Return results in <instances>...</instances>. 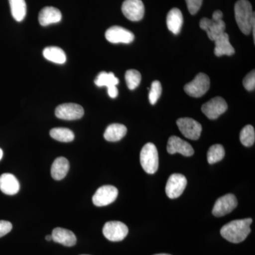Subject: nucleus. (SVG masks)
Listing matches in <instances>:
<instances>
[{
	"label": "nucleus",
	"instance_id": "f257e3e1",
	"mask_svg": "<svg viewBox=\"0 0 255 255\" xmlns=\"http://www.w3.org/2000/svg\"><path fill=\"white\" fill-rule=\"evenodd\" d=\"M253 219L236 220L223 226L221 235L226 241L232 243L244 241L251 232V225Z\"/></svg>",
	"mask_w": 255,
	"mask_h": 255
},
{
	"label": "nucleus",
	"instance_id": "f03ea898",
	"mask_svg": "<svg viewBox=\"0 0 255 255\" xmlns=\"http://www.w3.org/2000/svg\"><path fill=\"white\" fill-rule=\"evenodd\" d=\"M235 16L240 29L244 34L249 35L255 21V12L248 0H238L235 4Z\"/></svg>",
	"mask_w": 255,
	"mask_h": 255
},
{
	"label": "nucleus",
	"instance_id": "7ed1b4c3",
	"mask_svg": "<svg viewBox=\"0 0 255 255\" xmlns=\"http://www.w3.org/2000/svg\"><path fill=\"white\" fill-rule=\"evenodd\" d=\"M223 14L220 10H216L213 14L212 18H203L199 22L201 29L207 33L209 39L214 41L220 35L224 33L226 23L223 21Z\"/></svg>",
	"mask_w": 255,
	"mask_h": 255
},
{
	"label": "nucleus",
	"instance_id": "20e7f679",
	"mask_svg": "<svg viewBox=\"0 0 255 255\" xmlns=\"http://www.w3.org/2000/svg\"><path fill=\"white\" fill-rule=\"evenodd\" d=\"M142 169L147 174H155L158 169L159 157L157 147L152 142L145 144L142 147L140 155Z\"/></svg>",
	"mask_w": 255,
	"mask_h": 255
},
{
	"label": "nucleus",
	"instance_id": "39448f33",
	"mask_svg": "<svg viewBox=\"0 0 255 255\" xmlns=\"http://www.w3.org/2000/svg\"><path fill=\"white\" fill-rule=\"evenodd\" d=\"M210 87V79L206 74L200 73L192 81L184 86V91L192 97H201L205 95Z\"/></svg>",
	"mask_w": 255,
	"mask_h": 255
},
{
	"label": "nucleus",
	"instance_id": "423d86ee",
	"mask_svg": "<svg viewBox=\"0 0 255 255\" xmlns=\"http://www.w3.org/2000/svg\"><path fill=\"white\" fill-rule=\"evenodd\" d=\"M128 233L127 225L120 221H109L103 228V234L107 240L112 242L123 241Z\"/></svg>",
	"mask_w": 255,
	"mask_h": 255
},
{
	"label": "nucleus",
	"instance_id": "0eeeda50",
	"mask_svg": "<svg viewBox=\"0 0 255 255\" xmlns=\"http://www.w3.org/2000/svg\"><path fill=\"white\" fill-rule=\"evenodd\" d=\"M179 130L187 138L196 140L200 137L202 127L199 122L191 118H181L177 121Z\"/></svg>",
	"mask_w": 255,
	"mask_h": 255
},
{
	"label": "nucleus",
	"instance_id": "6e6552de",
	"mask_svg": "<svg viewBox=\"0 0 255 255\" xmlns=\"http://www.w3.org/2000/svg\"><path fill=\"white\" fill-rule=\"evenodd\" d=\"M118 194V189L114 186H102L96 191L92 197V201L96 206L99 207L107 206L115 201Z\"/></svg>",
	"mask_w": 255,
	"mask_h": 255
},
{
	"label": "nucleus",
	"instance_id": "1a4fd4ad",
	"mask_svg": "<svg viewBox=\"0 0 255 255\" xmlns=\"http://www.w3.org/2000/svg\"><path fill=\"white\" fill-rule=\"evenodd\" d=\"M228 110V105L224 99L216 97L211 99L201 107V111L211 120L219 118Z\"/></svg>",
	"mask_w": 255,
	"mask_h": 255
},
{
	"label": "nucleus",
	"instance_id": "9d476101",
	"mask_svg": "<svg viewBox=\"0 0 255 255\" xmlns=\"http://www.w3.org/2000/svg\"><path fill=\"white\" fill-rule=\"evenodd\" d=\"M187 184V178L184 175L181 174H172L166 184V194L169 199H177L182 195Z\"/></svg>",
	"mask_w": 255,
	"mask_h": 255
},
{
	"label": "nucleus",
	"instance_id": "9b49d317",
	"mask_svg": "<svg viewBox=\"0 0 255 255\" xmlns=\"http://www.w3.org/2000/svg\"><path fill=\"white\" fill-rule=\"evenodd\" d=\"M122 9L124 16L132 21H140L145 14V6L141 0H125Z\"/></svg>",
	"mask_w": 255,
	"mask_h": 255
},
{
	"label": "nucleus",
	"instance_id": "f8f14e48",
	"mask_svg": "<svg viewBox=\"0 0 255 255\" xmlns=\"http://www.w3.org/2000/svg\"><path fill=\"white\" fill-rule=\"evenodd\" d=\"M84 113L85 112L82 106L74 103L63 104L57 107L55 111L57 118L68 121L81 119Z\"/></svg>",
	"mask_w": 255,
	"mask_h": 255
},
{
	"label": "nucleus",
	"instance_id": "ddd939ff",
	"mask_svg": "<svg viewBox=\"0 0 255 255\" xmlns=\"http://www.w3.org/2000/svg\"><path fill=\"white\" fill-rule=\"evenodd\" d=\"M238 206V200L236 196L232 194L219 198L215 203L212 213L216 217H222L232 212Z\"/></svg>",
	"mask_w": 255,
	"mask_h": 255
},
{
	"label": "nucleus",
	"instance_id": "4468645a",
	"mask_svg": "<svg viewBox=\"0 0 255 255\" xmlns=\"http://www.w3.org/2000/svg\"><path fill=\"white\" fill-rule=\"evenodd\" d=\"M105 37L107 41L112 43H128L134 41L133 33L122 26H112L106 31Z\"/></svg>",
	"mask_w": 255,
	"mask_h": 255
},
{
	"label": "nucleus",
	"instance_id": "2eb2a0df",
	"mask_svg": "<svg viewBox=\"0 0 255 255\" xmlns=\"http://www.w3.org/2000/svg\"><path fill=\"white\" fill-rule=\"evenodd\" d=\"M95 83L97 87H107L111 98L114 99L118 96L119 91L117 85L119 83V80L113 73L102 72L95 79Z\"/></svg>",
	"mask_w": 255,
	"mask_h": 255
},
{
	"label": "nucleus",
	"instance_id": "dca6fc26",
	"mask_svg": "<svg viewBox=\"0 0 255 255\" xmlns=\"http://www.w3.org/2000/svg\"><path fill=\"white\" fill-rule=\"evenodd\" d=\"M167 150L171 155L180 153L186 157H190L194 153V149L189 142L175 135L169 137L167 142Z\"/></svg>",
	"mask_w": 255,
	"mask_h": 255
},
{
	"label": "nucleus",
	"instance_id": "f3484780",
	"mask_svg": "<svg viewBox=\"0 0 255 255\" xmlns=\"http://www.w3.org/2000/svg\"><path fill=\"white\" fill-rule=\"evenodd\" d=\"M20 189L18 179L13 174L5 173L0 176V190L7 195H14Z\"/></svg>",
	"mask_w": 255,
	"mask_h": 255
},
{
	"label": "nucleus",
	"instance_id": "a211bd4d",
	"mask_svg": "<svg viewBox=\"0 0 255 255\" xmlns=\"http://www.w3.org/2000/svg\"><path fill=\"white\" fill-rule=\"evenodd\" d=\"M53 241L66 247H73L77 243V238L71 231L65 228H56L52 232Z\"/></svg>",
	"mask_w": 255,
	"mask_h": 255
},
{
	"label": "nucleus",
	"instance_id": "6ab92c4d",
	"mask_svg": "<svg viewBox=\"0 0 255 255\" xmlns=\"http://www.w3.org/2000/svg\"><path fill=\"white\" fill-rule=\"evenodd\" d=\"M62 14L59 9L53 6H46L41 10L38 16L40 24L43 26H48L52 23L60 22Z\"/></svg>",
	"mask_w": 255,
	"mask_h": 255
},
{
	"label": "nucleus",
	"instance_id": "aec40b11",
	"mask_svg": "<svg viewBox=\"0 0 255 255\" xmlns=\"http://www.w3.org/2000/svg\"><path fill=\"white\" fill-rule=\"evenodd\" d=\"M214 53L216 56L221 57L222 55H232L235 53L234 48L229 41V36L226 32L220 35L214 40Z\"/></svg>",
	"mask_w": 255,
	"mask_h": 255
},
{
	"label": "nucleus",
	"instance_id": "412c9836",
	"mask_svg": "<svg viewBox=\"0 0 255 255\" xmlns=\"http://www.w3.org/2000/svg\"><path fill=\"white\" fill-rule=\"evenodd\" d=\"M183 15L182 11L177 8H173L169 11L167 16V26L169 31L174 34H178L182 27Z\"/></svg>",
	"mask_w": 255,
	"mask_h": 255
},
{
	"label": "nucleus",
	"instance_id": "4be33fe9",
	"mask_svg": "<svg viewBox=\"0 0 255 255\" xmlns=\"http://www.w3.org/2000/svg\"><path fill=\"white\" fill-rule=\"evenodd\" d=\"M70 164L65 157H60L55 159L51 167V176L55 180H62L68 174Z\"/></svg>",
	"mask_w": 255,
	"mask_h": 255
},
{
	"label": "nucleus",
	"instance_id": "5701e85b",
	"mask_svg": "<svg viewBox=\"0 0 255 255\" xmlns=\"http://www.w3.org/2000/svg\"><path fill=\"white\" fill-rule=\"evenodd\" d=\"M127 132V128L123 124H111L106 129L104 137L110 142H117L122 140Z\"/></svg>",
	"mask_w": 255,
	"mask_h": 255
},
{
	"label": "nucleus",
	"instance_id": "b1692460",
	"mask_svg": "<svg viewBox=\"0 0 255 255\" xmlns=\"http://www.w3.org/2000/svg\"><path fill=\"white\" fill-rule=\"evenodd\" d=\"M46 60L57 64H63L66 61V55L63 49L56 46L47 47L43 51Z\"/></svg>",
	"mask_w": 255,
	"mask_h": 255
},
{
	"label": "nucleus",
	"instance_id": "393cba45",
	"mask_svg": "<svg viewBox=\"0 0 255 255\" xmlns=\"http://www.w3.org/2000/svg\"><path fill=\"white\" fill-rule=\"evenodd\" d=\"M11 15L16 21H23L26 14L25 0H9Z\"/></svg>",
	"mask_w": 255,
	"mask_h": 255
},
{
	"label": "nucleus",
	"instance_id": "a878e982",
	"mask_svg": "<svg viewBox=\"0 0 255 255\" xmlns=\"http://www.w3.org/2000/svg\"><path fill=\"white\" fill-rule=\"evenodd\" d=\"M50 135L52 138L63 142L73 141L75 138L74 132L66 128H55L51 129L50 131Z\"/></svg>",
	"mask_w": 255,
	"mask_h": 255
},
{
	"label": "nucleus",
	"instance_id": "bb28decb",
	"mask_svg": "<svg viewBox=\"0 0 255 255\" xmlns=\"http://www.w3.org/2000/svg\"><path fill=\"white\" fill-rule=\"evenodd\" d=\"M225 150L223 145L216 144L210 147L207 152L208 162L212 164L222 160L225 157Z\"/></svg>",
	"mask_w": 255,
	"mask_h": 255
},
{
	"label": "nucleus",
	"instance_id": "cd10ccee",
	"mask_svg": "<svg viewBox=\"0 0 255 255\" xmlns=\"http://www.w3.org/2000/svg\"><path fill=\"white\" fill-rule=\"evenodd\" d=\"M240 140L242 144L246 147H251L254 145L255 141L254 127L251 125H247L243 128L240 134Z\"/></svg>",
	"mask_w": 255,
	"mask_h": 255
},
{
	"label": "nucleus",
	"instance_id": "c85d7f7f",
	"mask_svg": "<svg viewBox=\"0 0 255 255\" xmlns=\"http://www.w3.org/2000/svg\"><path fill=\"white\" fill-rule=\"evenodd\" d=\"M126 82L129 90L136 89L141 81V75L137 70H128L125 75Z\"/></svg>",
	"mask_w": 255,
	"mask_h": 255
},
{
	"label": "nucleus",
	"instance_id": "c756f323",
	"mask_svg": "<svg viewBox=\"0 0 255 255\" xmlns=\"http://www.w3.org/2000/svg\"><path fill=\"white\" fill-rule=\"evenodd\" d=\"M161 94H162V85L160 82L156 80L151 85L150 93H149V100L151 105H154L157 103Z\"/></svg>",
	"mask_w": 255,
	"mask_h": 255
},
{
	"label": "nucleus",
	"instance_id": "7c9ffc66",
	"mask_svg": "<svg viewBox=\"0 0 255 255\" xmlns=\"http://www.w3.org/2000/svg\"><path fill=\"white\" fill-rule=\"evenodd\" d=\"M243 85L245 88L248 91H253L255 88V73L253 70L251 73L247 75L243 80Z\"/></svg>",
	"mask_w": 255,
	"mask_h": 255
},
{
	"label": "nucleus",
	"instance_id": "2f4dec72",
	"mask_svg": "<svg viewBox=\"0 0 255 255\" xmlns=\"http://www.w3.org/2000/svg\"><path fill=\"white\" fill-rule=\"evenodd\" d=\"M187 2L188 10L190 14L194 15L200 9L203 0H185Z\"/></svg>",
	"mask_w": 255,
	"mask_h": 255
},
{
	"label": "nucleus",
	"instance_id": "473e14b6",
	"mask_svg": "<svg viewBox=\"0 0 255 255\" xmlns=\"http://www.w3.org/2000/svg\"><path fill=\"white\" fill-rule=\"evenodd\" d=\"M12 229V224L9 221H0V238L6 236Z\"/></svg>",
	"mask_w": 255,
	"mask_h": 255
},
{
	"label": "nucleus",
	"instance_id": "72a5a7b5",
	"mask_svg": "<svg viewBox=\"0 0 255 255\" xmlns=\"http://www.w3.org/2000/svg\"><path fill=\"white\" fill-rule=\"evenodd\" d=\"M46 240L47 241H53V238H52L51 235H50V236H47L46 237Z\"/></svg>",
	"mask_w": 255,
	"mask_h": 255
},
{
	"label": "nucleus",
	"instance_id": "f704fd0d",
	"mask_svg": "<svg viewBox=\"0 0 255 255\" xmlns=\"http://www.w3.org/2000/svg\"><path fill=\"white\" fill-rule=\"evenodd\" d=\"M3 157V151L1 150V148H0V160H1V158H2Z\"/></svg>",
	"mask_w": 255,
	"mask_h": 255
},
{
	"label": "nucleus",
	"instance_id": "c9c22d12",
	"mask_svg": "<svg viewBox=\"0 0 255 255\" xmlns=\"http://www.w3.org/2000/svg\"><path fill=\"white\" fill-rule=\"evenodd\" d=\"M167 255V254H158V255Z\"/></svg>",
	"mask_w": 255,
	"mask_h": 255
},
{
	"label": "nucleus",
	"instance_id": "e433bc0d",
	"mask_svg": "<svg viewBox=\"0 0 255 255\" xmlns=\"http://www.w3.org/2000/svg\"></svg>",
	"mask_w": 255,
	"mask_h": 255
}]
</instances>
